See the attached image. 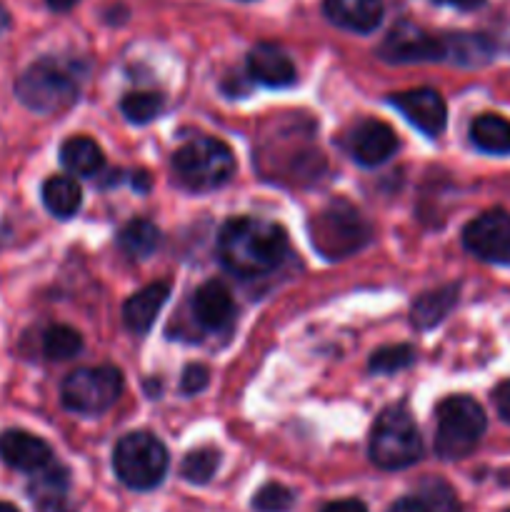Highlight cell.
Returning <instances> with one entry per match:
<instances>
[{"label": "cell", "instance_id": "obj_30", "mask_svg": "<svg viewBox=\"0 0 510 512\" xmlns=\"http://www.w3.org/2000/svg\"><path fill=\"white\" fill-rule=\"evenodd\" d=\"M293 503H295V495L280 483L263 485V488L253 495L255 512H288L293 508Z\"/></svg>", "mask_w": 510, "mask_h": 512}, {"label": "cell", "instance_id": "obj_15", "mask_svg": "<svg viewBox=\"0 0 510 512\" xmlns=\"http://www.w3.org/2000/svg\"><path fill=\"white\" fill-rule=\"evenodd\" d=\"M248 75L265 88H288L295 83V65L273 43H258L248 55Z\"/></svg>", "mask_w": 510, "mask_h": 512}, {"label": "cell", "instance_id": "obj_26", "mask_svg": "<svg viewBox=\"0 0 510 512\" xmlns=\"http://www.w3.org/2000/svg\"><path fill=\"white\" fill-rule=\"evenodd\" d=\"M218 465H220V453L215 448L190 450V453L183 458V463H180V475H183L188 483L205 485L213 480L215 473H218Z\"/></svg>", "mask_w": 510, "mask_h": 512}, {"label": "cell", "instance_id": "obj_3", "mask_svg": "<svg viewBox=\"0 0 510 512\" xmlns=\"http://www.w3.org/2000/svg\"><path fill=\"white\" fill-rule=\"evenodd\" d=\"M435 453L443 460H463L478 448L488 430V418L470 395H450L435 408Z\"/></svg>", "mask_w": 510, "mask_h": 512}, {"label": "cell", "instance_id": "obj_2", "mask_svg": "<svg viewBox=\"0 0 510 512\" xmlns=\"http://www.w3.org/2000/svg\"><path fill=\"white\" fill-rule=\"evenodd\" d=\"M15 95L33 113L53 115L78 100V78L63 60L40 58L15 80Z\"/></svg>", "mask_w": 510, "mask_h": 512}, {"label": "cell", "instance_id": "obj_37", "mask_svg": "<svg viewBox=\"0 0 510 512\" xmlns=\"http://www.w3.org/2000/svg\"><path fill=\"white\" fill-rule=\"evenodd\" d=\"M45 3H48V8L53 13H68V10H73L78 5V0H45Z\"/></svg>", "mask_w": 510, "mask_h": 512}, {"label": "cell", "instance_id": "obj_32", "mask_svg": "<svg viewBox=\"0 0 510 512\" xmlns=\"http://www.w3.org/2000/svg\"><path fill=\"white\" fill-rule=\"evenodd\" d=\"M493 405L498 410L500 420L510 425V380H503L498 388L493 390Z\"/></svg>", "mask_w": 510, "mask_h": 512}, {"label": "cell", "instance_id": "obj_25", "mask_svg": "<svg viewBox=\"0 0 510 512\" xmlns=\"http://www.w3.org/2000/svg\"><path fill=\"white\" fill-rule=\"evenodd\" d=\"M83 350V338L70 325H50L43 333V355L48 360H70Z\"/></svg>", "mask_w": 510, "mask_h": 512}, {"label": "cell", "instance_id": "obj_33", "mask_svg": "<svg viewBox=\"0 0 510 512\" xmlns=\"http://www.w3.org/2000/svg\"><path fill=\"white\" fill-rule=\"evenodd\" d=\"M388 512H428V508H425V503L418 495H405V498L395 500Z\"/></svg>", "mask_w": 510, "mask_h": 512}, {"label": "cell", "instance_id": "obj_5", "mask_svg": "<svg viewBox=\"0 0 510 512\" xmlns=\"http://www.w3.org/2000/svg\"><path fill=\"white\" fill-rule=\"evenodd\" d=\"M423 458V440L403 405L385 408L370 433V460L380 470H405Z\"/></svg>", "mask_w": 510, "mask_h": 512}, {"label": "cell", "instance_id": "obj_31", "mask_svg": "<svg viewBox=\"0 0 510 512\" xmlns=\"http://www.w3.org/2000/svg\"><path fill=\"white\" fill-rule=\"evenodd\" d=\"M208 383H210V370L205 368V365L195 363V365H188V368L183 370L180 390H183L185 395H198L200 390L208 388Z\"/></svg>", "mask_w": 510, "mask_h": 512}, {"label": "cell", "instance_id": "obj_4", "mask_svg": "<svg viewBox=\"0 0 510 512\" xmlns=\"http://www.w3.org/2000/svg\"><path fill=\"white\" fill-rule=\"evenodd\" d=\"M173 173L183 188L193 193H208L233 178L235 155L223 140L195 138L175 150Z\"/></svg>", "mask_w": 510, "mask_h": 512}, {"label": "cell", "instance_id": "obj_20", "mask_svg": "<svg viewBox=\"0 0 510 512\" xmlns=\"http://www.w3.org/2000/svg\"><path fill=\"white\" fill-rule=\"evenodd\" d=\"M455 303H458V285L430 290L415 300L413 308H410V320L420 330L435 328L438 323H443L445 315L455 308Z\"/></svg>", "mask_w": 510, "mask_h": 512}, {"label": "cell", "instance_id": "obj_36", "mask_svg": "<svg viewBox=\"0 0 510 512\" xmlns=\"http://www.w3.org/2000/svg\"><path fill=\"white\" fill-rule=\"evenodd\" d=\"M438 5H450V8H458V10H478L483 8L485 0H433Z\"/></svg>", "mask_w": 510, "mask_h": 512}, {"label": "cell", "instance_id": "obj_13", "mask_svg": "<svg viewBox=\"0 0 510 512\" xmlns=\"http://www.w3.org/2000/svg\"><path fill=\"white\" fill-rule=\"evenodd\" d=\"M0 458L13 470L33 475L53 463V450L38 435L25 430H5L0 435Z\"/></svg>", "mask_w": 510, "mask_h": 512}, {"label": "cell", "instance_id": "obj_40", "mask_svg": "<svg viewBox=\"0 0 510 512\" xmlns=\"http://www.w3.org/2000/svg\"><path fill=\"white\" fill-rule=\"evenodd\" d=\"M0 512H20V510L10 503H0Z\"/></svg>", "mask_w": 510, "mask_h": 512}, {"label": "cell", "instance_id": "obj_21", "mask_svg": "<svg viewBox=\"0 0 510 512\" xmlns=\"http://www.w3.org/2000/svg\"><path fill=\"white\" fill-rule=\"evenodd\" d=\"M443 40H445V58L463 65V68H480V65L490 63L495 55L493 40L485 38V35L455 33Z\"/></svg>", "mask_w": 510, "mask_h": 512}, {"label": "cell", "instance_id": "obj_6", "mask_svg": "<svg viewBox=\"0 0 510 512\" xmlns=\"http://www.w3.org/2000/svg\"><path fill=\"white\" fill-rule=\"evenodd\" d=\"M310 240L323 258L343 260L370 243V225L348 200L338 198L315 215L310 223Z\"/></svg>", "mask_w": 510, "mask_h": 512}, {"label": "cell", "instance_id": "obj_7", "mask_svg": "<svg viewBox=\"0 0 510 512\" xmlns=\"http://www.w3.org/2000/svg\"><path fill=\"white\" fill-rule=\"evenodd\" d=\"M168 450L155 435L128 433L118 440L113 468L120 483L130 490H153L168 473Z\"/></svg>", "mask_w": 510, "mask_h": 512}, {"label": "cell", "instance_id": "obj_19", "mask_svg": "<svg viewBox=\"0 0 510 512\" xmlns=\"http://www.w3.org/2000/svg\"><path fill=\"white\" fill-rule=\"evenodd\" d=\"M470 140L488 155H510V120L498 113H483L470 123Z\"/></svg>", "mask_w": 510, "mask_h": 512}, {"label": "cell", "instance_id": "obj_34", "mask_svg": "<svg viewBox=\"0 0 510 512\" xmlns=\"http://www.w3.org/2000/svg\"><path fill=\"white\" fill-rule=\"evenodd\" d=\"M35 512H73V508H70L68 495H65V498L38 500V503H35Z\"/></svg>", "mask_w": 510, "mask_h": 512}, {"label": "cell", "instance_id": "obj_11", "mask_svg": "<svg viewBox=\"0 0 510 512\" xmlns=\"http://www.w3.org/2000/svg\"><path fill=\"white\" fill-rule=\"evenodd\" d=\"M390 105L405 115L410 125L420 130L428 138H438L448 125V108L438 90L433 88H415L395 93L390 98Z\"/></svg>", "mask_w": 510, "mask_h": 512}, {"label": "cell", "instance_id": "obj_9", "mask_svg": "<svg viewBox=\"0 0 510 512\" xmlns=\"http://www.w3.org/2000/svg\"><path fill=\"white\" fill-rule=\"evenodd\" d=\"M463 245L485 263L510 265V213L495 208L470 220L463 230Z\"/></svg>", "mask_w": 510, "mask_h": 512}, {"label": "cell", "instance_id": "obj_14", "mask_svg": "<svg viewBox=\"0 0 510 512\" xmlns=\"http://www.w3.org/2000/svg\"><path fill=\"white\" fill-rule=\"evenodd\" d=\"M235 305L228 285L220 280H208L193 295V320L208 333H218L233 323Z\"/></svg>", "mask_w": 510, "mask_h": 512}, {"label": "cell", "instance_id": "obj_12", "mask_svg": "<svg viewBox=\"0 0 510 512\" xmlns=\"http://www.w3.org/2000/svg\"><path fill=\"white\" fill-rule=\"evenodd\" d=\"M348 150L355 163L375 168L390 160V155L398 150V135L383 120H363L348 135Z\"/></svg>", "mask_w": 510, "mask_h": 512}, {"label": "cell", "instance_id": "obj_39", "mask_svg": "<svg viewBox=\"0 0 510 512\" xmlns=\"http://www.w3.org/2000/svg\"><path fill=\"white\" fill-rule=\"evenodd\" d=\"M8 28H10V13L0 5V35H3Z\"/></svg>", "mask_w": 510, "mask_h": 512}, {"label": "cell", "instance_id": "obj_23", "mask_svg": "<svg viewBox=\"0 0 510 512\" xmlns=\"http://www.w3.org/2000/svg\"><path fill=\"white\" fill-rule=\"evenodd\" d=\"M160 240H163V235L155 228V223L135 218L128 225H123V230L118 233V248L130 258L145 260L160 248Z\"/></svg>", "mask_w": 510, "mask_h": 512}, {"label": "cell", "instance_id": "obj_16", "mask_svg": "<svg viewBox=\"0 0 510 512\" xmlns=\"http://www.w3.org/2000/svg\"><path fill=\"white\" fill-rule=\"evenodd\" d=\"M323 10L330 23L360 35L373 33L383 20L380 0H325Z\"/></svg>", "mask_w": 510, "mask_h": 512}, {"label": "cell", "instance_id": "obj_24", "mask_svg": "<svg viewBox=\"0 0 510 512\" xmlns=\"http://www.w3.org/2000/svg\"><path fill=\"white\" fill-rule=\"evenodd\" d=\"M70 488V473L58 463L45 465L43 470L33 473V480L28 485V495L33 498V503L38 500H50V498H65Z\"/></svg>", "mask_w": 510, "mask_h": 512}, {"label": "cell", "instance_id": "obj_10", "mask_svg": "<svg viewBox=\"0 0 510 512\" xmlns=\"http://www.w3.org/2000/svg\"><path fill=\"white\" fill-rule=\"evenodd\" d=\"M378 55L388 63H430L445 60V40L425 33L410 23L395 25L380 43Z\"/></svg>", "mask_w": 510, "mask_h": 512}, {"label": "cell", "instance_id": "obj_18", "mask_svg": "<svg viewBox=\"0 0 510 512\" xmlns=\"http://www.w3.org/2000/svg\"><path fill=\"white\" fill-rule=\"evenodd\" d=\"M60 163L75 178H95L103 170L105 155L93 138L75 135L60 145Z\"/></svg>", "mask_w": 510, "mask_h": 512}, {"label": "cell", "instance_id": "obj_8", "mask_svg": "<svg viewBox=\"0 0 510 512\" xmlns=\"http://www.w3.org/2000/svg\"><path fill=\"white\" fill-rule=\"evenodd\" d=\"M123 395V373L113 365L78 368L63 380V405L80 415H100L113 408Z\"/></svg>", "mask_w": 510, "mask_h": 512}, {"label": "cell", "instance_id": "obj_38", "mask_svg": "<svg viewBox=\"0 0 510 512\" xmlns=\"http://www.w3.org/2000/svg\"><path fill=\"white\" fill-rule=\"evenodd\" d=\"M133 188L140 190V193H148L150 180H148V175L143 173V170H140V173H133Z\"/></svg>", "mask_w": 510, "mask_h": 512}, {"label": "cell", "instance_id": "obj_17", "mask_svg": "<svg viewBox=\"0 0 510 512\" xmlns=\"http://www.w3.org/2000/svg\"><path fill=\"white\" fill-rule=\"evenodd\" d=\"M170 285L168 283H150L143 290L133 293L128 303L123 305L125 328L135 335H145L153 328L155 318L160 315L163 305L168 303Z\"/></svg>", "mask_w": 510, "mask_h": 512}, {"label": "cell", "instance_id": "obj_29", "mask_svg": "<svg viewBox=\"0 0 510 512\" xmlns=\"http://www.w3.org/2000/svg\"><path fill=\"white\" fill-rule=\"evenodd\" d=\"M415 363V350L410 345H385V348H378L373 355H370V373L375 375H390L400 373V370L410 368Z\"/></svg>", "mask_w": 510, "mask_h": 512}, {"label": "cell", "instance_id": "obj_41", "mask_svg": "<svg viewBox=\"0 0 510 512\" xmlns=\"http://www.w3.org/2000/svg\"><path fill=\"white\" fill-rule=\"evenodd\" d=\"M505 512H510V510H505Z\"/></svg>", "mask_w": 510, "mask_h": 512}, {"label": "cell", "instance_id": "obj_22", "mask_svg": "<svg viewBox=\"0 0 510 512\" xmlns=\"http://www.w3.org/2000/svg\"><path fill=\"white\" fill-rule=\"evenodd\" d=\"M83 203V190L75 183V178L68 175H53L45 180L43 185V205L48 208L50 215L60 220L73 218Z\"/></svg>", "mask_w": 510, "mask_h": 512}, {"label": "cell", "instance_id": "obj_28", "mask_svg": "<svg viewBox=\"0 0 510 512\" xmlns=\"http://www.w3.org/2000/svg\"><path fill=\"white\" fill-rule=\"evenodd\" d=\"M165 108L163 95L148 93V90H138V93H128L120 100V110H123L125 118L135 125H145L150 120L158 118Z\"/></svg>", "mask_w": 510, "mask_h": 512}, {"label": "cell", "instance_id": "obj_1", "mask_svg": "<svg viewBox=\"0 0 510 512\" xmlns=\"http://www.w3.org/2000/svg\"><path fill=\"white\" fill-rule=\"evenodd\" d=\"M288 255V233L263 218H233L220 228L218 258L238 278H260Z\"/></svg>", "mask_w": 510, "mask_h": 512}, {"label": "cell", "instance_id": "obj_35", "mask_svg": "<svg viewBox=\"0 0 510 512\" xmlns=\"http://www.w3.org/2000/svg\"><path fill=\"white\" fill-rule=\"evenodd\" d=\"M320 512H368V508H365L360 500L348 498V500H335V503H328Z\"/></svg>", "mask_w": 510, "mask_h": 512}, {"label": "cell", "instance_id": "obj_27", "mask_svg": "<svg viewBox=\"0 0 510 512\" xmlns=\"http://www.w3.org/2000/svg\"><path fill=\"white\" fill-rule=\"evenodd\" d=\"M418 498L423 500L428 512H463V505H460L455 490L443 478H435V475L420 480Z\"/></svg>", "mask_w": 510, "mask_h": 512}]
</instances>
